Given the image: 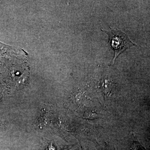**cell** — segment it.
Wrapping results in <instances>:
<instances>
[{
  "label": "cell",
  "instance_id": "obj_4",
  "mask_svg": "<svg viewBox=\"0 0 150 150\" xmlns=\"http://www.w3.org/2000/svg\"><path fill=\"white\" fill-rule=\"evenodd\" d=\"M62 150H74L72 148H68V149H64Z\"/></svg>",
  "mask_w": 150,
  "mask_h": 150
},
{
  "label": "cell",
  "instance_id": "obj_2",
  "mask_svg": "<svg viewBox=\"0 0 150 150\" xmlns=\"http://www.w3.org/2000/svg\"><path fill=\"white\" fill-rule=\"evenodd\" d=\"M98 115V114L96 111H93V110H91V111L89 110L88 111V110L85 113L84 118H89V119L96 118Z\"/></svg>",
  "mask_w": 150,
  "mask_h": 150
},
{
  "label": "cell",
  "instance_id": "obj_3",
  "mask_svg": "<svg viewBox=\"0 0 150 150\" xmlns=\"http://www.w3.org/2000/svg\"><path fill=\"white\" fill-rule=\"evenodd\" d=\"M46 150H56L55 147L52 144L49 145Z\"/></svg>",
  "mask_w": 150,
  "mask_h": 150
},
{
  "label": "cell",
  "instance_id": "obj_1",
  "mask_svg": "<svg viewBox=\"0 0 150 150\" xmlns=\"http://www.w3.org/2000/svg\"><path fill=\"white\" fill-rule=\"evenodd\" d=\"M110 31L103 30V31L106 33L109 36V42L111 48L115 52L114 57L112 62L114 63L116 58L120 54L126 51V49L132 46H135L129 39L128 35L119 30L111 29Z\"/></svg>",
  "mask_w": 150,
  "mask_h": 150
}]
</instances>
